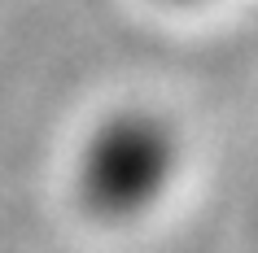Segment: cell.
<instances>
[{"label": "cell", "instance_id": "1", "mask_svg": "<svg viewBox=\"0 0 258 253\" xmlns=\"http://www.w3.org/2000/svg\"><path fill=\"white\" fill-rule=\"evenodd\" d=\"M171 140L149 118H118L92 140L83 161V192L101 214H136L166 188Z\"/></svg>", "mask_w": 258, "mask_h": 253}]
</instances>
